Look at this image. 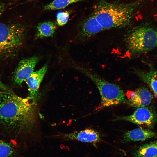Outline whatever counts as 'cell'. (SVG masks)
Wrapping results in <instances>:
<instances>
[{
	"label": "cell",
	"mask_w": 157,
	"mask_h": 157,
	"mask_svg": "<svg viewBox=\"0 0 157 157\" xmlns=\"http://www.w3.org/2000/svg\"><path fill=\"white\" fill-rule=\"evenodd\" d=\"M13 92H0V126L6 131L16 134L31 129L34 122V102Z\"/></svg>",
	"instance_id": "obj_1"
},
{
	"label": "cell",
	"mask_w": 157,
	"mask_h": 157,
	"mask_svg": "<svg viewBox=\"0 0 157 157\" xmlns=\"http://www.w3.org/2000/svg\"><path fill=\"white\" fill-rule=\"evenodd\" d=\"M145 0H137L128 3L98 2L92 14L104 31L122 28L130 25L139 7Z\"/></svg>",
	"instance_id": "obj_2"
},
{
	"label": "cell",
	"mask_w": 157,
	"mask_h": 157,
	"mask_svg": "<svg viewBox=\"0 0 157 157\" xmlns=\"http://www.w3.org/2000/svg\"><path fill=\"white\" fill-rule=\"evenodd\" d=\"M26 33V27L21 23L0 22V59L16 56L23 44Z\"/></svg>",
	"instance_id": "obj_3"
},
{
	"label": "cell",
	"mask_w": 157,
	"mask_h": 157,
	"mask_svg": "<svg viewBox=\"0 0 157 157\" xmlns=\"http://www.w3.org/2000/svg\"><path fill=\"white\" fill-rule=\"evenodd\" d=\"M124 41L130 56L148 52L157 47V30L147 25L135 27L128 32Z\"/></svg>",
	"instance_id": "obj_4"
},
{
	"label": "cell",
	"mask_w": 157,
	"mask_h": 157,
	"mask_svg": "<svg viewBox=\"0 0 157 157\" xmlns=\"http://www.w3.org/2000/svg\"><path fill=\"white\" fill-rule=\"evenodd\" d=\"M81 69L94 82L101 96V101L96 110L127 102L123 90L117 84L107 81L92 70Z\"/></svg>",
	"instance_id": "obj_5"
},
{
	"label": "cell",
	"mask_w": 157,
	"mask_h": 157,
	"mask_svg": "<svg viewBox=\"0 0 157 157\" xmlns=\"http://www.w3.org/2000/svg\"><path fill=\"white\" fill-rule=\"evenodd\" d=\"M156 113L151 107L138 108L131 115L117 117L114 120H124L139 125L152 127L157 120Z\"/></svg>",
	"instance_id": "obj_6"
},
{
	"label": "cell",
	"mask_w": 157,
	"mask_h": 157,
	"mask_svg": "<svg viewBox=\"0 0 157 157\" xmlns=\"http://www.w3.org/2000/svg\"><path fill=\"white\" fill-rule=\"evenodd\" d=\"M39 58L34 56L21 60L19 63L13 74V81L16 85H21L33 72Z\"/></svg>",
	"instance_id": "obj_7"
},
{
	"label": "cell",
	"mask_w": 157,
	"mask_h": 157,
	"mask_svg": "<svg viewBox=\"0 0 157 157\" xmlns=\"http://www.w3.org/2000/svg\"><path fill=\"white\" fill-rule=\"evenodd\" d=\"M53 137L65 141L76 140L86 143L96 142L101 140L99 133L90 128L68 133H61L55 135Z\"/></svg>",
	"instance_id": "obj_8"
},
{
	"label": "cell",
	"mask_w": 157,
	"mask_h": 157,
	"mask_svg": "<svg viewBox=\"0 0 157 157\" xmlns=\"http://www.w3.org/2000/svg\"><path fill=\"white\" fill-rule=\"evenodd\" d=\"M104 31L102 27L92 14L80 25L77 38L81 42H85L92 39L96 35Z\"/></svg>",
	"instance_id": "obj_9"
},
{
	"label": "cell",
	"mask_w": 157,
	"mask_h": 157,
	"mask_svg": "<svg viewBox=\"0 0 157 157\" xmlns=\"http://www.w3.org/2000/svg\"><path fill=\"white\" fill-rule=\"evenodd\" d=\"M47 68V65H45L40 69L33 72L26 80L29 90L27 97L28 99L31 100L35 98Z\"/></svg>",
	"instance_id": "obj_10"
},
{
	"label": "cell",
	"mask_w": 157,
	"mask_h": 157,
	"mask_svg": "<svg viewBox=\"0 0 157 157\" xmlns=\"http://www.w3.org/2000/svg\"><path fill=\"white\" fill-rule=\"evenodd\" d=\"M155 135V133L149 130L136 128L125 132L123 140L125 142L143 141L153 138Z\"/></svg>",
	"instance_id": "obj_11"
},
{
	"label": "cell",
	"mask_w": 157,
	"mask_h": 157,
	"mask_svg": "<svg viewBox=\"0 0 157 157\" xmlns=\"http://www.w3.org/2000/svg\"><path fill=\"white\" fill-rule=\"evenodd\" d=\"M135 92V97L129 104L132 106L139 108L146 106L151 103L153 96L147 88L141 87L136 89Z\"/></svg>",
	"instance_id": "obj_12"
},
{
	"label": "cell",
	"mask_w": 157,
	"mask_h": 157,
	"mask_svg": "<svg viewBox=\"0 0 157 157\" xmlns=\"http://www.w3.org/2000/svg\"><path fill=\"white\" fill-rule=\"evenodd\" d=\"M148 70H138L137 75L142 81L147 84L157 98V72L151 67Z\"/></svg>",
	"instance_id": "obj_13"
},
{
	"label": "cell",
	"mask_w": 157,
	"mask_h": 157,
	"mask_svg": "<svg viewBox=\"0 0 157 157\" xmlns=\"http://www.w3.org/2000/svg\"><path fill=\"white\" fill-rule=\"evenodd\" d=\"M135 155L137 157H157V141L140 146L135 151Z\"/></svg>",
	"instance_id": "obj_14"
},
{
	"label": "cell",
	"mask_w": 157,
	"mask_h": 157,
	"mask_svg": "<svg viewBox=\"0 0 157 157\" xmlns=\"http://www.w3.org/2000/svg\"><path fill=\"white\" fill-rule=\"evenodd\" d=\"M36 38L50 37L54 34L56 26L51 22L47 21L39 24L37 27Z\"/></svg>",
	"instance_id": "obj_15"
},
{
	"label": "cell",
	"mask_w": 157,
	"mask_h": 157,
	"mask_svg": "<svg viewBox=\"0 0 157 157\" xmlns=\"http://www.w3.org/2000/svg\"><path fill=\"white\" fill-rule=\"evenodd\" d=\"M81 0H54L45 6L44 9L47 10H57L64 8L69 5Z\"/></svg>",
	"instance_id": "obj_16"
},
{
	"label": "cell",
	"mask_w": 157,
	"mask_h": 157,
	"mask_svg": "<svg viewBox=\"0 0 157 157\" xmlns=\"http://www.w3.org/2000/svg\"><path fill=\"white\" fill-rule=\"evenodd\" d=\"M16 149L11 144L0 141V157H14Z\"/></svg>",
	"instance_id": "obj_17"
},
{
	"label": "cell",
	"mask_w": 157,
	"mask_h": 157,
	"mask_svg": "<svg viewBox=\"0 0 157 157\" xmlns=\"http://www.w3.org/2000/svg\"><path fill=\"white\" fill-rule=\"evenodd\" d=\"M69 15V12L67 11L58 12L56 15L57 24L60 26L65 24L68 20Z\"/></svg>",
	"instance_id": "obj_18"
},
{
	"label": "cell",
	"mask_w": 157,
	"mask_h": 157,
	"mask_svg": "<svg viewBox=\"0 0 157 157\" xmlns=\"http://www.w3.org/2000/svg\"><path fill=\"white\" fill-rule=\"evenodd\" d=\"M0 90L13 92L11 90L0 81Z\"/></svg>",
	"instance_id": "obj_19"
},
{
	"label": "cell",
	"mask_w": 157,
	"mask_h": 157,
	"mask_svg": "<svg viewBox=\"0 0 157 157\" xmlns=\"http://www.w3.org/2000/svg\"><path fill=\"white\" fill-rule=\"evenodd\" d=\"M7 7V5L5 3H0V16L5 11Z\"/></svg>",
	"instance_id": "obj_20"
}]
</instances>
